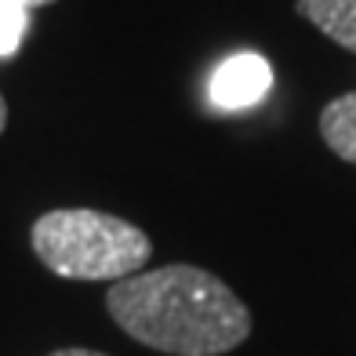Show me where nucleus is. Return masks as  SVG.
Here are the masks:
<instances>
[{
    "label": "nucleus",
    "instance_id": "obj_8",
    "mask_svg": "<svg viewBox=\"0 0 356 356\" xmlns=\"http://www.w3.org/2000/svg\"><path fill=\"white\" fill-rule=\"evenodd\" d=\"M19 8H26V11H33V8H47V4H55V0H15Z\"/></svg>",
    "mask_w": 356,
    "mask_h": 356
},
{
    "label": "nucleus",
    "instance_id": "obj_9",
    "mask_svg": "<svg viewBox=\"0 0 356 356\" xmlns=\"http://www.w3.org/2000/svg\"><path fill=\"white\" fill-rule=\"evenodd\" d=\"M4 127H8V102H4V95H0V135H4Z\"/></svg>",
    "mask_w": 356,
    "mask_h": 356
},
{
    "label": "nucleus",
    "instance_id": "obj_1",
    "mask_svg": "<svg viewBox=\"0 0 356 356\" xmlns=\"http://www.w3.org/2000/svg\"><path fill=\"white\" fill-rule=\"evenodd\" d=\"M106 313L138 346L168 356H225L251 338V309L200 266L142 269L109 284Z\"/></svg>",
    "mask_w": 356,
    "mask_h": 356
},
{
    "label": "nucleus",
    "instance_id": "obj_5",
    "mask_svg": "<svg viewBox=\"0 0 356 356\" xmlns=\"http://www.w3.org/2000/svg\"><path fill=\"white\" fill-rule=\"evenodd\" d=\"M320 138L338 160L356 164V91L338 95L320 109Z\"/></svg>",
    "mask_w": 356,
    "mask_h": 356
},
{
    "label": "nucleus",
    "instance_id": "obj_4",
    "mask_svg": "<svg viewBox=\"0 0 356 356\" xmlns=\"http://www.w3.org/2000/svg\"><path fill=\"white\" fill-rule=\"evenodd\" d=\"M295 11L323 37L356 55V0H295Z\"/></svg>",
    "mask_w": 356,
    "mask_h": 356
},
{
    "label": "nucleus",
    "instance_id": "obj_2",
    "mask_svg": "<svg viewBox=\"0 0 356 356\" xmlns=\"http://www.w3.org/2000/svg\"><path fill=\"white\" fill-rule=\"evenodd\" d=\"M29 244L44 269L80 284L127 280L153 258V240L135 222L95 207L44 211L29 229Z\"/></svg>",
    "mask_w": 356,
    "mask_h": 356
},
{
    "label": "nucleus",
    "instance_id": "obj_6",
    "mask_svg": "<svg viewBox=\"0 0 356 356\" xmlns=\"http://www.w3.org/2000/svg\"><path fill=\"white\" fill-rule=\"evenodd\" d=\"M26 29H29V11L19 8L15 0H0V58L19 51Z\"/></svg>",
    "mask_w": 356,
    "mask_h": 356
},
{
    "label": "nucleus",
    "instance_id": "obj_7",
    "mask_svg": "<svg viewBox=\"0 0 356 356\" xmlns=\"http://www.w3.org/2000/svg\"><path fill=\"white\" fill-rule=\"evenodd\" d=\"M47 356H106L99 349H84V346H66V349H55V353H47Z\"/></svg>",
    "mask_w": 356,
    "mask_h": 356
},
{
    "label": "nucleus",
    "instance_id": "obj_3",
    "mask_svg": "<svg viewBox=\"0 0 356 356\" xmlns=\"http://www.w3.org/2000/svg\"><path fill=\"white\" fill-rule=\"evenodd\" d=\"M269 84H273V70L262 55H254V51L233 55L211 76V102L218 109H229V113L248 109V106L266 99Z\"/></svg>",
    "mask_w": 356,
    "mask_h": 356
}]
</instances>
